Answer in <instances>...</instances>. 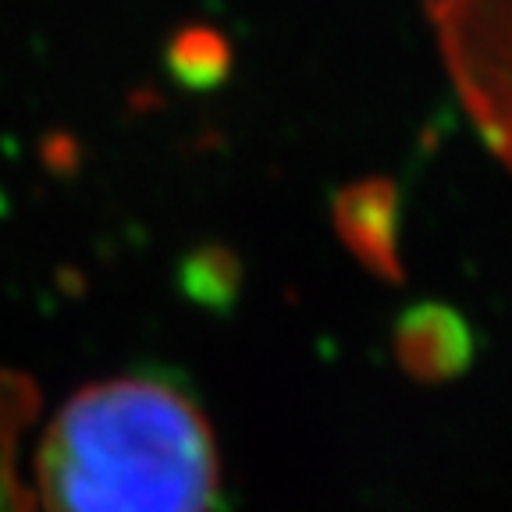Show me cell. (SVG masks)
Listing matches in <instances>:
<instances>
[{
  "label": "cell",
  "mask_w": 512,
  "mask_h": 512,
  "mask_svg": "<svg viewBox=\"0 0 512 512\" xmlns=\"http://www.w3.org/2000/svg\"><path fill=\"white\" fill-rule=\"evenodd\" d=\"M470 331L452 310L420 306L399 324V360L409 374L424 381H441L466 367L470 360Z\"/></svg>",
  "instance_id": "4"
},
{
  "label": "cell",
  "mask_w": 512,
  "mask_h": 512,
  "mask_svg": "<svg viewBox=\"0 0 512 512\" xmlns=\"http://www.w3.org/2000/svg\"><path fill=\"white\" fill-rule=\"evenodd\" d=\"M338 232L370 271L399 278V200L384 182H360L338 196Z\"/></svg>",
  "instance_id": "3"
},
{
  "label": "cell",
  "mask_w": 512,
  "mask_h": 512,
  "mask_svg": "<svg viewBox=\"0 0 512 512\" xmlns=\"http://www.w3.org/2000/svg\"><path fill=\"white\" fill-rule=\"evenodd\" d=\"M431 22L466 114L512 168V0H431Z\"/></svg>",
  "instance_id": "2"
},
{
  "label": "cell",
  "mask_w": 512,
  "mask_h": 512,
  "mask_svg": "<svg viewBox=\"0 0 512 512\" xmlns=\"http://www.w3.org/2000/svg\"><path fill=\"white\" fill-rule=\"evenodd\" d=\"M47 512H210L217 445L164 377H111L64 402L36 459Z\"/></svg>",
  "instance_id": "1"
}]
</instances>
